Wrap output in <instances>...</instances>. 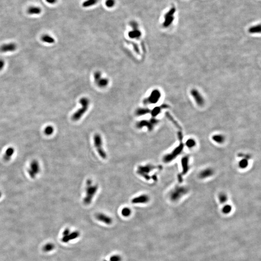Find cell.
<instances>
[{"label":"cell","mask_w":261,"mask_h":261,"mask_svg":"<svg viewBox=\"0 0 261 261\" xmlns=\"http://www.w3.org/2000/svg\"><path fill=\"white\" fill-rule=\"evenodd\" d=\"M98 189V186L97 185H93L92 181L91 180L88 179L87 180L86 194L83 199V203L85 205H90Z\"/></svg>","instance_id":"cell-1"},{"label":"cell","mask_w":261,"mask_h":261,"mask_svg":"<svg viewBox=\"0 0 261 261\" xmlns=\"http://www.w3.org/2000/svg\"><path fill=\"white\" fill-rule=\"evenodd\" d=\"M79 102L82 106L80 109H78L75 113H74L72 116V119L73 121H78L79 120L88 109L90 101L88 98L86 97H82L81 98Z\"/></svg>","instance_id":"cell-2"},{"label":"cell","mask_w":261,"mask_h":261,"mask_svg":"<svg viewBox=\"0 0 261 261\" xmlns=\"http://www.w3.org/2000/svg\"><path fill=\"white\" fill-rule=\"evenodd\" d=\"M93 143L94 147L101 157L103 159L107 158V154L104 150L103 147V141L102 137L99 133H96L93 136Z\"/></svg>","instance_id":"cell-3"},{"label":"cell","mask_w":261,"mask_h":261,"mask_svg":"<svg viewBox=\"0 0 261 261\" xmlns=\"http://www.w3.org/2000/svg\"><path fill=\"white\" fill-rule=\"evenodd\" d=\"M157 167L156 166L151 164H148L145 165H140L137 167L136 173L138 175L147 181H150L151 179L149 175L150 173Z\"/></svg>","instance_id":"cell-4"},{"label":"cell","mask_w":261,"mask_h":261,"mask_svg":"<svg viewBox=\"0 0 261 261\" xmlns=\"http://www.w3.org/2000/svg\"><path fill=\"white\" fill-rule=\"evenodd\" d=\"M158 122L157 120L155 119L154 118H152L150 121L143 120L138 121L136 124V127L138 129H141L144 127H146L148 130L151 131L153 129L154 126Z\"/></svg>","instance_id":"cell-5"},{"label":"cell","mask_w":261,"mask_h":261,"mask_svg":"<svg viewBox=\"0 0 261 261\" xmlns=\"http://www.w3.org/2000/svg\"><path fill=\"white\" fill-rule=\"evenodd\" d=\"M93 78L96 84L99 88H105L108 84V80L105 78H102L101 77V73L99 71H96L94 73Z\"/></svg>","instance_id":"cell-6"},{"label":"cell","mask_w":261,"mask_h":261,"mask_svg":"<svg viewBox=\"0 0 261 261\" xmlns=\"http://www.w3.org/2000/svg\"><path fill=\"white\" fill-rule=\"evenodd\" d=\"M161 96V93L159 90H153L150 96L148 98L144 99L143 103L146 104H156L160 99Z\"/></svg>","instance_id":"cell-7"},{"label":"cell","mask_w":261,"mask_h":261,"mask_svg":"<svg viewBox=\"0 0 261 261\" xmlns=\"http://www.w3.org/2000/svg\"><path fill=\"white\" fill-rule=\"evenodd\" d=\"M40 171V166L38 161L36 160H33L30 163V166L29 168L28 172L30 178L34 179L36 176L39 173Z\"/></svg>","instance_id":"cell-8"},{"label":"cell","mask_w":261,"mask_h":261,"mask_svg":"<svg viewBox=\"0 0 261 261\" xmlns=\"http://www.w3.org/2000/svg\"><path fill=\"white\" fill-rule=\"evenodd\" d=\"M175 9L173 7L171 8L169 11H168L164 16V22L163 23V26L164 27H168L173 22L174 20V14Z\"/></svg>","instance_id":"cell-9"},{"label":"cell","mask_w":261,"mask_h":261,"mask_svg":"<svg viewBox=\"0 0 261 261\" xmlns=\"http://www.w3.org/2000/svg\"><path fill=\"white\" fill-rule=\"evenodd\" d=\"M186 190L183 187H177L174 191L172 192L170 194L171 200L176 201L186 192Z\"/></svg>","instance_id":"cell-10"},{"label":"cell","mask_w":261,"mask_h":261,"mask_svg":"<svg viewBox=\"0 0 261 261\" xmlns=\"http://www.w3.org/2000/svg\"><path fill=\"white\" fill-rule=\"evenodd\" d=\"M150 200V197L147 194H142L138 196H136L131 200V203L133 204H146Z\"/></svg>","instance_id":"cell-11"},{"label":"cell","mask_w":261,"mask_h":261,"mask_svg":"<svg viewBox=\"0 0 261 261\" xmlns=\"http://www.w3.org/2000/svg\"><path fill=\"white\" fill-rule=\"evenodd\" d=\"M17 46L14 43L4 44L0 46V51L2 53H7L9 52H13L17 50Z\"/></svg>","instance_id":"cell-12"},{"label":"cell","mask_w":261,"mask_h":261,"mask_svg":"<svg viewBox=\"0 0 261 261\" xmlns=\"http://www.w3.org/2000/svg\"><path fill=\"white\" fill-rule=\"evenodd\" d=\"M95 217L98 221L107 225H110L113 222L112 219L111 217L102 213H97L95 215Z\"/></svg>","instance_id":"cell-13"},{"label":"cell","mask_w":261,"mask_h":261,"mask_svg":"<svg viewBox=\"0 0 261 261\" xmlns=\"http://www.w3.org/2000/svg\"><path fill=\"white\" fill-rule=\"evenodd\" d=\"M79 235H80V233L78 231H75V232H72V233H70L68 235L66 236H63L61 240L63 242L67 243L70 240L76 239Z\"/></svg>","instance_id":"cell-14"},{"label":"cell","mask_w":261,"mask_h":261,"mask_svg":"<svg viewBox=\"0 0 261 261\" xmlns=\"http://www.w3.org/2000/svg\"><path fill=\"white\" fill-rule=\"evenodd\" d=\"M191 94H192V96L194 98V99L197 102V103L198 104V105H203L204 103V100L202 98V97L201 96L199 93V92L197 91V90H192L191 92Z\"/></svg>","instance_id":"cell-15"},{"label":"cell","mask_w":261,"mask_h":261,"mask_svg":"<svg viewBox=\"0 0 261 261\" xmlns=\"http://www.w3.org/2000/svg\"><path fill=\"white\" fill-rule=\"evenodd\" d=\"M142 33L138 29H133V30L129 32L128 36L130 38L138 39L141 37Z\"/></svg>","instance_id":"cell-16"},{"label":"cell","mask_w":261,"mask_h":261,"mask_svg":"<svg viewBox=\"0 0 261 261\" xmlns=\"http://www.w3.org/2000/svg\"><path fill=\"white\" fill-rule=\"evenodd\" d=\"M14 149H13L12 147L8 148L5 152V154L3 156V159L5 161H8L10 160L13 156V155L14 153Z\"/></svg>","instance_id":"cell-17"},{"label":"cell","mask_w":261,"mask_h":261,"mask_svg":"<svg viewBox=\"0 0 261 261\" xmlns=\"http://www.w3.org/2000/svg\"><path fill=\"white\" fill-rule=\"evenodd\" d=\"M213 174V171L211 169H206L200 173L199 176L201 179H205L211 176Z\"/></svg>","instance_id":"cell-18"},{"label":"cell","mask_w":261,"mask_h":261,"mask_svg":"<svg viewBox=\"0 0 261 261\" xmlns=\"http://www.w3.org/2000/svg\"><path fill=\"white\" fill-rule=\"evenodd\" d=\"M41 9L38 6H31L29 7L27 12L30 15H38L41 13Z\"/></svg>","instance_id":"cell-19"},{"label":"cell","mask_w":261,"mask_h":261,"mask_svg":"<svg viewBox=\"0 0 261 261\" xmlns=\"http://www.w3.org/2000/svg\"><path fill=\"white\" fill-rule=\"evenodd\" d=\"M41 39L43 42L48 44H53L55 43V41L53 37L48 34H45L43 35L42 36Z\"/></svg>","instance_id":"cell-20"},{"label":"cell","mask_w":261,"mask_h":261,"mask_svg":"<svg viewBox=\"0 0 261 261\" xmlns=\"http://www.w3.org/2000/svg\"><path fill=\"white\" fill-rule=\"evenodd\" d=\"M98 2V0H86L82 3V6L84 7H89L92 6Z\"/></svg>","instance_id":"cell-21"},{"label":"cell","mask_w":261,"mask_h":261,"mask_svg":"<svg viewBox=\"0 0 261 261\" xmlns=\"http://www.w3.org/2000/svg\"><path fill=\"white\" fill-rule=\"evenodd\" d=\"M150 110L147 108H140L137 109L135 111V114L136 115L138 116H140L147 114L150 112Z\"/></svg>","instance_id":"cell-22"},{"label":"cell","mask_w":261,"mask_h":261,"mask_svg":"<svg viewBox=\"0 0 261 261\" xmlns=\"http://www.w3.org/2000/svg\"><path fill=\"white\" fill-rule=\"evenodd\" d=\"M212 139L218 143L221 144L224 141L225 138L221 134H216L213 136Z\"/></svg>","instance_id":"cell-23"},{"label":"cell","mask_w":261,"mask_h":261,"mask_svg":"<svg viewBox=\"0 0 261 261\" xmlns=\"http://www.w3.org/2000/svg\"><path fill=\"white\" fill-rule=\"evenodd\" d=\"M55 248V245L52 243H48L46 244L43 248V250L45 252H50L52 251Z\"/></svg>","instance_id":"cell-24"},{"label":"cell","mask_w":261,"mask_h":261,"mask_svg":"<svg viewBox=\"0 0 261 261\" xmlns=\"http://www.w3.org/2000/svg\"><path fill=\"white\" fill-rule=\"evenodd\" d=\"M121 215L125 217H129L131 213V210L129 208H124L121 210Z\"/></svg>","instance_id":"cell-25"},{"label":"cell","mask_w":261,"mask_h":261,"mask_svg":"<svg viewBox=\"0 0 261 261\" xmlns=\"http://www.w3.org/2000/svg\"><path fill=\"white\" fill-rule=\"evenodd\" d=\"M249 31L250 33H260L261 32V25H258L255 26H252L249 29Z\"/></svg>","instance_id":"cell-26"},{"label":"cell","mask_w":261,"mask_h":261,"mask_svg":"<svg viewBox=\"0 0 261 261\" xmlns=\"http://www.w3.org/2000/svg\"><path fill=\"white\" fill-rule=\"evenodd\" d=\"M54 128L52 126L50 125V126H47L45 128V129L44 130V132L47 135H50L52 134H53V133L54 132Z\"/></svg>","instance_id":"cell-27"},{"label":"cell","mask_w":261,"mask_h":261,"mask_svg":"<svg viewBox=\"0 0 261 261\" xmlns=\"http://www.w3.org/2000/svg\"><path fill=\"white\" fill-rule=\"evenodd\" d=\"M248 164H249L248 161L247 159H245L241 160L239 162V166L240 168L242 169H244L246 168L248 166Z\"/></svg>","instance_id":"cell-28"},{"label":"cell","mask_w":261,"mask_h":261,"mask_svg":"<svg viewBox=\"0 0 261 261\" xmlns=\"http://www.w3.org/2000/svg\"><path fill=\"white\" fill-rule=\"evenodd\" d=\"M161 107H156L154 108L151 111V114L152 117H155L157 116L161 112Z\"/></svg>","instance_id":"cell-29"},{"label":"cell","mask_w":261,"mask_h":261,"mask_svg":"<svg viewBox=\"0 0 261 261\" xmlns=\"http://www.w3.org/2000/svg\"><path fill=\"white\" fill-rule=\"evenodd\" d=\"M186 146L188 147L191 148H192V147H193L194 146H195L196 142H195V141L193 139H190L187 141V142L186 143Z\"/></svg>","instance_id":"cell-30"},{"label":"cell","mask_w":261,"mask_h":261,"mask_svg":"<svg viewBox=\"0 0 261 261\" xmlns=\"http://www.w3.org/2000/svg\"><path fill=\"white\" fill-rule=\"evenodd\" d=\"M105 5L108 8L113 7L115 4V0H106L105 2Z\"/></svg>","instance_id":"cell-31"},{"label":"cell","mask_w":261,"mask_h":261,"mask_svg":"<svg viewBox=\"0 0 261 261\" xmlns=\"http://www.w3.org/2000/svg\"><path fill=\"white\" fill-rule=\"evenodd\" d=\"M231 210H232V207L230 205H227L225 206L223 208L222 211L225 214H228L231 212Z\"/></svg>","instance_id":"cell-32"},{"label":"cell","mask_w":261,"mask_h":261,"mask_svg":"<svg viewBox=\"0 0 261 261\" xmlns=\"http://www.w3.org/2000/svg\"><path fill=\"white\" fill-rule=\"evenodd\" d=\"M110 261H121L122 258L119 255H114L111 256L110 258Z\"/></svg>","instance_id":"cell-33"},{"label":"cell","mask_w":261,"mask_h":261,"mask_svg":"<svg viewBox=\"0 0 261 261\" xmlns=\"http://www.w3.org/2000/svg\"><path fill=\"white\" fill-rule=\"evenodd\" d=\"M219 200L221 203H224L227 200V196L224 193H221L219 195Z\"/></svg>","instance_id":"cell-34"},{"label":"cell","mask_w":261,"mask_h":261,"mask_svg":"<svg viewBox=\"0 0 261 261\" xmlns=\"http://www.w3.org/2000/svg\"><path fill=\"white\" fill-rule=\"evenodd\" d=\"M4 65H5L4 61L2 59H0V71L3 68Z\"/></svg>","instance_id":"cell-35"},{"label":"cell","mask_w":261,"mask_h":261,"mask_svg":"<svg viewBox=\"0 0 261 261\" xmlns=\"http://www.w3.org/2000/svg\"><path fill=\"white\" fill-rule=\"evenodd\" d=\"M69 234H70V230H69V229L66 228L63 231V232L62 233V235H63V236H66V235H68Z\"/></svg>","instance_id":"cell-36"},{"label":"cell","mask_w":261,"mask_h":261,"mask_svg":"<svg viewBox=\"0 0 261 261\" xmlns=\"http://www.w3.org/2000/svg\"><path fill=\"white\" fill-rule=\"evenodd\" d=\"M57 0H46V1L50 4H54L57 2Z\"/></svg>","instance_id":"cell-37"},{"label":"cell","mask_w":261,"mask_h":261,"mask_svg":"<svg viewBox=\"0 0 261 261\" xmlns=\"http://www.w3.org/2000/svg\"><path fill=\"white\" fill-rule=\"evenodd\" d=\"M0 197H1V193H0Z\"/></svg>","instance_id":"cell-38"},{"label":"cell","mask_w":261,"mask_h":261,"mask_svg":"<svg viewBox=\"0 0 261 261\" xmlns=\"http://www.w3.org/2000/svg\"><path fill=\"white\" fill-rule=\"evenodd\" d=\"M104 261H107V260H104Z\"/></svg>","instance_id":"cell-39"}]
</instances>
